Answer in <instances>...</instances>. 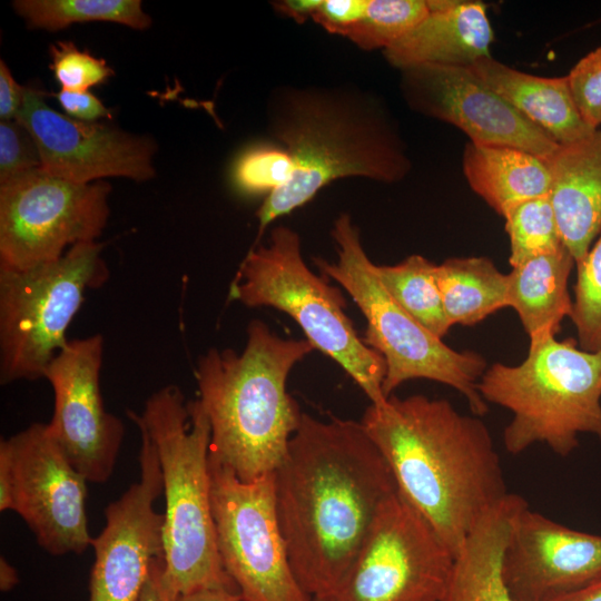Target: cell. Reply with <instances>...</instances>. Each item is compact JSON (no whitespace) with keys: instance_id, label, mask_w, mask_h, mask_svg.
<instances>
[{"instance_id":"6da1fadb","label":"cell","mask_w":601,"mask_h":601,"mask_svg":"<svg viewBox=\"0 0 601 601\" xmlns=\"http://www.w3.org/2000/svg\"><path fill=\"white\" fill-rule=\"evenodd\" d=\"M274 482L294 574L327 599L397 493L393 474L361 422L303 413Z\"/></svg>"},{"instance_id":"7a4b0ae2","label":"cell","mask_w":601,"mask_h":601,"mask_svg":"<svg viewBox=\"0 0 601 601\" xmlns=\"http://www.w3.org/2000/svg\"><path fill=\"white\" fill-rule=\"evenodd\" d=\"M397 491L455 554L483 515L510 492L485 423L447 400L388 396L359 421Z\"/></svg>"},{"instance_id":"3957f363","label":"cell","mask_w":601,"mask_h":601,"mask_svg":"<svg viewBox=\"0 0 601 601\" xmlns=\"http://www.w3.org/2000/svg\"><path fill=\"white\" fill-rule=\"evenodd\" d=\"M268 125L290 155L294 171L258 208V238L334 180L362 177L391 184L412 167L384 104L353 87H282L272 93Z\"/></svg>"},{"instance_id":"277c9868","label":"cell","mask_w":601,"mask_h":601,"mask_svg":"<svg viewBox=\"0 0 601 601\" xmlns=\"http://www.w3.org/2000/svg\"><path fill=\"white\" fill-rule=\"evenodd\" d=\"M314 349L255 319L242 352L210 348L199 356L197 400L209 422L210 459L246 482L274 473L303 415L287 377Z\"/></svg>"},{"instance_id":"5b68a950","label":"cell","mask_w":601,"mask_h":601,"mask_svg":"<svg viewBox=\"0 0 601 601\" xmlns=\"http://www.w3.org/2000/svg\"><path fill=\"white\" fill-rule=\"evenodd\" d=\"M127 414L152 442L161 469L167 581L179 595L207 589L237 591L217 549L210 427L199 401H186L176 385H167L147 398L141 413Z\"/></svg>"},{"instance_id":"8992f818","label":"cell","mask_w":601,"mask_h":601,"mask_svg":"<svg viewBox=\"0 0 601 601\" xmlns=\"http://www.w3.org/2000/svg\"><path fill=\"white\" fill-rule=\"evenodd\" d=\"M477 388L487 404L511 412L503 444L512 455L543 444L568 456L581 434L601 440V351L579 348L571 338L536 336L522 363L492 364Z\"/></svg>"},{"instance_id":"52a82bcc","label":"cell","mask_w":601,"mask_h":601,"mask_svg":"<svg viewBox=\"0 0 601 601\" xmlns=\"http://www.w3.org/2000/svg\"><path fill=\"white\" fill-rule=\"evenodd\" d=\"M338 258H315L324 277L337 282L353 298L367 322L364 343L384 359L386 397L411 380H430L462 394L476 416L489 411L477 385L487 368L473 351H455L404 311L383 287L375 264L362 245L359 230L348 214H341L332 228Z\"/></svg>"},{"instance_id":"ba28073f","label":"cell","mask_w":601,"mask_h":601,"mask_svg":"<svg viewBox=\"0 0 601 601\" xmlns=\"http://www.w3.org/2000/svg\"><path fill=\"white\" fill-rule=\"evenodd\" d=\"M229 298L247 307L286 313L315 349L353 378L371 404L387 398L383 393V357L358 336L339 289L308 268L300 237L290 227H275L267 244L248 252L230 285Z\"/></svg>"},{"instance_id":"9c48e42d","label":"cell","mask_w":601,"mask_h":601,"mask_svg":"<svg viewBox=\"0 0 601 601\" xmlns=\"http://www.w3.org/2000/svg\"><path fill=\"white\" fill-rule=\"evenodd\" d=\"M100 243H81L57 260L27 270H0V382L43 378L67 345V329L87 290L109 269Z\"/></svg>"},{"instance_id":"30bf717a","label":"cell","mask_w":601,"mask_h":601,"mask_svg":"<svg viewBox=\"0 0 601 601\" xmlns=\"http://www.w3.org/2000/svg\"><path fill=\"white\" fill-rule=\"evenodd\" d=\"M210 497L223 566L243 601H312L292 569L274 473L242 481L209 457Z\"/></svg>"},{"instance_id":"8fae6325","label":"cell","mask_w":601,"mask_h":601,"mask_svg":"<svg viewBox=\"0 0 601 601\" xmlns=\"http://www.w3.org/2000/svg\"><path fill=\"white\" fill-rule=\"evenodd\" d=\"M111 187L78 184L41 168L0 184V270L59 259L66 247L93 243L109 217Z\"/></svg>"},{"instance_id":"7c38bea8","label":"cell","mask_w":601,"mask_h":601,"mask_svg":"<svg viewBox=\"0 0 601 601\" xmlns=\"http://www.w3.org/2000/svg\"><path fill=\"white\" fill-rule=\"evenodd\" d=\"M454 555L397 491L327 601H441Z\"/></svg>"},{"instance_id":"4fadbf2b","label":"cell","mask_w":601,"mask_h":601,"mask_svg":"<svg viewBox=\"0 0 601 601\" xmlns=\"http://www.w3.org/2000/svg\"><path fill=\"white\" fill-rule=\"evenodd\" d=\"M12 461V511L52 555L91 546L86 513L87 480L48 432L32 423L6 439Z\"/></svg>"},{"instance_id":"5bb4252c","label":"cell","mask_w":601,"mask_h":601,"mask_svg":"<svg viewBox=\"0 0 601 601\" xmlns=\"http://www.w3.org/2000/svg\"><path fill=\"white\" fill-rule=\"evenodd\" d=\"M104 346L100 334L71 339L43 374L55 395L48 432L75 469L95 483L111 476L125 434L100 392Z\"/></svg>"},{"instance_id":"9a60e30c","label":"cell","mask_w":601,"mask_h":601,"mask_svg":"<svg viewBox=\"0 0 601 601\" xmlns=\"http://www.w3.org/2000/svg\"><path fill=\"white\" fill-rule=\"evenodd\" d=\"M31 135L41 169L59 178L89 184L107 177L144 181L155 176L156 144L98 121H81L48 106L43 93L24 87L16 117Z\"/></svg>"},{"instance_id":"2e32d148","label":"cell","mask_w":601,"mask_h":601,"mask_svg":"<svg viewBox=\"0 0 601 601\" xmlns=\"http://www.w3.org/2000/svg\"><path fill=\"white\" fill-rule=\"evenodd\" d=\"M140 477L105 510L106 524L92 538L90 601H138L152 562L164 555V514L155 501L162 474L152 442L140 432Z\"/></svg>"},{"instance_id":"e0dca14e","label":"cell","mask_w":601,"mask_h":601,"mask_svg":"<svg viewBox=\"0 0 601 601\" xmlns=\"http://www.w3.org/2000/svg\"><path fill=\"white\" fill-rule=\"evenodd\" d=\"M401 72L408 107L457 127L471 142L514 147L543 159L559 147L470 68L422 65Z\"/></svg>"},{"instance_id":"ac0fdd59","label":"cell","mask_w":601,"mask_h":601,"mask_svg":"<svg viewBox=\"0 0 601 601\" xmlns=\"http://www.w3.org/2000/svg\"><path fill=\"white\" fill-rule=\"evenodd\" d=\"M502 577L514 601H553L601 577V535L530 509L513 518Z\"/></svg>"},{"instance_id":"d6986e66","label":"cell","mask_w":601,"mask_h":601,"mask_svg":"<svg viewBox=\"0 0 601 601\" xmlns=\"http://www.w3.org/2000/svg\"><path fill=\"white\" fill-rule=\"evenodd\" d=\"M427 6L428 16L384 50L391 66L401 71L422 65L470 68L491 56L493 30L483 2L430 0Z\"/></svg>"},{"instance_id":"ffe728a7","label":"cell","mask_w":601,"mask_h":601,"mask_svg":"<svg viewBox=\"0 0 601 601\" xmlns=\"http://www.w3.org/2000/svg\"><path fill=\"white\" fill-rule=\"evenodd\" d=\"M546 160L550 200L564 247L581 263L601 230V130L559 145Z\"/></svg>"},{"instance_id":"44dd1931","label":"cell","mask_w":601,"mask_h":601,"mask_svg":"<svg viewBox=\"0 0 601 601\" xmlns=\"http://www.w3.org/2000/svg\"><path fill=\"white\" fill-rule=\"evenodd\" d=\"M470 69L558 145L587 138L595 130L583 120L568 77H538L513 69L492 56Z\"/></svg>"},{"instance_id":"7402d4cb","label":"cell","mask_w":601,"mask_h":601,"mask_svg":"<svg viewBox=\"0 0 601 601\" xmlns=\"http://www.w3.org/2000/svg\"><path fill=\"white\" fill-rule=\"evenodd\" d=\"M525 503L509 493L483 515L454 556L441 601H514L502 577V554L513 518Z\"/></svg>"},{"instance_id":"603a6c76","label":"cell","mask_w":601,"mask_h":601,"mask_svg":"<svg viewBox=\"0 0 601 601\" xmlns=\"http://www.w3.org/2000/svg\"><path fill=\"white\" fill-rule=\"evenodd\" d=\"M462 168L474 193L502 217L513 206L550 193L546 160L519 148L470 141Z\"/></svg>"},{"instance_id":"cb8c5ba5","label":"cell","mask_w":601,"mask_h":601,"mask_svg":"<svg viewBox=\"0 0 601 601\" xmlns=\"http://www.w3.org/2000/svg\"><path fill=\"white\" fill-rule=\"evenodd\" d=\"M573 265V257L563 247L512 267L508 274V305L516 312L529 338L555 336L562 321L571 317L568 280Z\"/></svg>"},{"instance_id":"d4e9b609","label":"cell","mask_w":601,"mask_h":601,"mask_svg":"<svg viewBox=\"0 0 601 601\" xmlns=\"http://www.w3.org/2000/svg\"><path fill=\"white\" fill-rule=\"evenodd\" d=\"M436 282L451 325L472 326L508 305V274L483 256L436 265Z\"/></svg>"},{"instance_id":"484cf974","label":"cell","mask_w":601,"mask_h":601,"mask_svg":"<svg viewBox=\"0 0 601 601\" xmlns=\"http://www.w3.org/2000/svg\"><path fill=\"white\" fill-rule=\"evenodd\" d=\"M393 299L427 331L443 338L452 327L436 282V264L414 254L396 265H375Z\"/></svg>"},{"instance_id":"4316f807","label":"cell","mask_w":601,"mask_h":601,"mask_svg":"<svg viewBox=\"0 0 601 601\" xmlns=\"http://www.w3.org/2000/svg\"><path fill=\"white\" fill-rule=\"evenodd\" d=\"M30 28L56 31L73 23L108 21L144 30L151 24L139 0H16Z\"/></svg>"},{"instance_id":"83f0119b","label":"cell","mask_w":601,"mask_h":601,"mask_svg":"<svg viewBox=\"0 0 601 601\" xmlns=\"http://www.w3.org/2000/svg\"><path fill=\"white\" fill-rule=\"evenodd\" d=\"M503 217L512 267L564 247L549 195L520 203Z\"/></svg>"},{"instance_id":"f1b7e54d","label":"cell","mask_w":601,"mask_h":601,"mask_svg":"<svg viewBox=\"0 0 601 601\" xmlns=\"http://www.w3.org/2000/svg\"><path fill=\"white\" fill-rule=\"evenodd\" d=\"M428 13L425 0H370L365 14L344 37L363 50H385Z\"/></svg>"},{"instance_id":"f546056e","label":"cell","mask_w":601,"mask_h":601,"mask_svg":"<svg viewBox=\"0 0 601 601\" xmlns=\"http://www.w3.org/2000/svg\"><path fill=\"white\" fill-rule=\"evenodd\" d=\"M577 283L571 319L580 348L601 351V237L577 264Z\"/></svg>"},{"instance_id":"4dcf8cb0","label":"cell","mask_w":601,"mask_h":601,"mask_svg":"<svg viewBox=\"0 0 601 601\" xmlns=\"http://www.w3.org/2000/svg\"><path fill=\"white\" fill-rule=\"evenodd\" d=\"M294 164L282 146L255 145L245 149L235 160L231 179L235 187L246 195L277 190L290 179Z\"/></svg>"},{"instance_id":"1f68e13d","label":"cell","mask_w":601,"mask_h":601,"mask_svg":"<svg viewBox=\"0 0 601 601\" xmlns=\"http://www.w3.org/2000/svg\"><path fill=\"white\" fill-rule=\"evenodd\" d=\"M50 68L62 89L88 91L89 88L106 82L112 69L105 59L96 58L87 50H80L71 41H58L50 46Z\"/></svg>"},{"instance_id":"d6a6232c","label":"cell","mask_w":601,"mask_h":601,"mask_svg":"<svg viewBox=\"0 0 601 601\" xmlns=\"http://www.w3.org/2000/svg\"><path fill=\"white\" fill-rule=\"evenodd\" d=\"M40 156L29 131L16 119L0 121V184L39 169Z\"/></svg>"},{"instance_id":"836d02e7","label":"cell","mask_w":601,"mask_h":601,"mask_svg":"<svg viewBox=\"0 0 601 601\" xmlns=\"http://www.w3.org/2000/svg\"><path fill=\"white\" fill-rule=\"evenodd\" d=\"M566 77L583 120L598 130L601 126V46L579 60Z\"/></svg>"},{"instance_id":"e575fe53","label":"cell","mask_w":601,"mask_h":601,"mask_svg":"<svg viewBox=\"0 0 601 601\" xmlns=\"http://www.w3.org/2000/svg\"><path fill=\"white\" fill-rule=\"evenodd\" d=\"M370 0H322L312 19L327 32L345 36L365 14Z\"/></svg>"},{"instance_id":"d590c367","label":"cell","mask_w":601,"mask_h":601,"mask_svg":"<svg viewBox=\"0 0 601 601\" xmlns=\"http://www.w3.org/2000/svg\"><path fill=\"white\" fill-rule=\"evenodd\" d=\"M67 116L81 121H98L111 118V111L89 91H70L61 89L53 95Z\"/></svg>"},{"instance_id":"8d00e7d4","label":"cell","mask_w":601,"mask_h":601,"mask_svg":"<svg viewBox=\"0 0 601 601\" xmlns=\"http://www.w3.org/2000/svg\"><path fill=\"white\" fill-rule=\"evenodd\" d=\"M24 96V87L12 77L7 63L0 60V119H16Z\"/></svg>"},{"instance_id":"74e56055","label":"cell","mask_w":601,"mask_h":601,"mask_svg":"<svg viewBox=\"0 0 601 601\" xmlns=\"http://www.w3.org/2000/svg\"><path fill=\"white\" fill-rule=\"evenodd\" d=\"M178 597L179 594L167 581L164 555L157 558L151 564L138 601H178Z\"/></svg>"},{"instance_id":"f35d334b","label":"cell","mask_w":601,"mask_h":601,"mask_svg":"<svg viewBox=\"0 0 601 601\" xmlns=\"http://www.w3.org/2000/svg\"><path fill=\"white\" fill-rule=\"evenodd\" d=\"M12 461L6 440L0 441V511H12Z\"/></svg>"},{"instance_id":"ab89813d","label":"cell","mask_w":601,"mask_h":601,"mask_svg":"<svg viewBox=\"0 0 601 601\" xmlns=\"http://www.w3.org/2000/svg\"><path fill=\"white\" fill-rule=\"evenodd\" d=\"M322 0H280L274 1L273 8L277 13L293 19L297 23H304L312 18Z\"/></svg>"},{"instance_id":"60d3db41","label":"cell","mask_w":601,"mask_h":601,"mask_svg":"<svg viewBox=\"0 0 601 601\" xmlns=\"http://www.w3.org/2000/svg\"><path fill=\"white\" fill-rule=\"evenodd\" d=\"M178 601H243L237 591L228 589H207L181 594Z\"/></svg>"},{"instance_id":"b9f144b4","label":"cell","mask_w":601,"mask_h":601,"mask_svg":"<svg viewBox=\"0 0 601 601\" xmlns=\"http://www.w3.org/2000/svg\"><path fill=\"white\" fill-rule=\"evenodd\" d=\"M553 601H601V577Z\"/></svg>"},{"instance_id":"7bdbcfd3","label":"cell","mask_w":601,"mask_h":601,"mask_svg":"<svg viewBox=\"0 0 601 601\" xmlns=\"http://www.w3.org/2000/svg\"><path fill=\"white\" fill-rule=\"evenodd\" d=\"M19 581L16 569L1 556L0 559V589L1 591H9L13 589Z\"/></svg>"},{"instance_id":"ee69618b","label":"cell","mask_w":601,"mask_h":601,"mask_svg":"<svg viewBox=\"0 0 601 601\" xmlns=\"http://www.w3.org/2000/svg\"><path fill=\"white\" fill-rule=\"evenodd\" d=\"M312 601H327V599H325V598H313Z\"/></svg>"}]
</instances>
